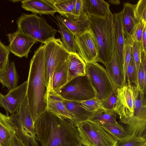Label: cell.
Segmentation results:
<instances>
[{"mask_svg": "<svg viewBox=\"0 0 146 146\" xmlns=\"http://www.w3.org/2000/svg\"><path fill=\"white\" fill-rule=\"evenodd\" d=\"M134 14L139 23L142 21L146 23V0H140L135 5Z\"/></svg>", "mask_w": 146, "mask_h": 146, "instance_id": "d6a6232c", "label": "cell"}, {"mask_svg": "<svg viewBox=\"0 0 146 146\" xmlns=\"http://www.w3.org/2000/svg\"><path fill=\"white\" fill-rule=\"evenodd\" d=\"M57 94L64 100L78 102L97 97L96 91L86 75L72 79Z\"/></svg>", "mask_w": 146, "mask_h": 146, "instance_id": "ba28073f", "label": "cell"}, {"mask_svg": "<svg viewBox=\"0 0 146 146\" xmlns=\"http://www.w3.org/2000/svg\"><path fill=\"white\" fill-rule=\"evenodd\" d=\"M85 12L88 15L105 18L112 14L110 4L103 0H83Z\"/></svg>", "mask_w": 146, "mask_h": 146, "instance_id": "44dd1931", "label": "cell"}, {"mask_svg": "<svg viewBox=\"0 0 146 146\" xmlns=\"http://www.w3.org/2000/svg\"><path fill=\"white\" fill-rule=\"evenodd\" d=\"M144 50L141 43L134 41L132 47V54L134 60L137 75L141 62V51Z\"/></svg>", "mask_w": 146, "mask_h": 146, "instance_id": "8d00e7d4", "label": "cell"}, {"mask_svg": "<svg viewBox=\"0 0 146 146\" xmlns=\"http://www.w3.org/2000/svg\"><path fill=\"white\" fill-rule=\"evenodd\" d=\"M11 146H25L21 141L15 134L12 137L11 143Z\"/></svg>", "mask_w": 146, "mask_h": 146, "instance_id": "b9f144b4", "label": "cell"}, {"mask_svg": "<svg viewBox=\"0 0 146 146\" xmlns=\"http://www.w3.org/2000/svg\"><path fill=\"white\" fill-rule=\"evenodd\" d=\"M111 4L119 5L120 2L119 0H110L108 1Z\"/></svg>", "mask_w": 146, "mask_h": 146, "instance_id": "ee69618b", "label": "cell"}, {"mask_svg": "<svg viewBox=\"0 0 146 146\" xmlns=\"http://www.w3.org/2000/svg\"><path fill=\"white\" fill-rule=\"evenodd\" d=\"M15 126V134L25 146H38L34 123L29 111L27 97L20 105L17 112L11 115Z\"/></svg>", "mask_w": 146, "mask_h": 146, "instance_id": "5b68a950", "label": "cell"}, {"mask_svg": "<svg viewBox=\"0 0 146 146\" xmlns=\"http://www.w3.org/2000/svg\"><path fill=\"white\" fill-rule=\"evenodd\" d=\"M80 146H87L83 144H82Z\"/></svg>", "mask_w": 146, "mask_h": 146, "instance_id": "bcb514c9", "label": "cell"}, {"mask_svg": "<svg viewBox=\"0 0 146 146\" xmlns=\"http://www.w3.org/2000/svg\"><path fill=\"white\" fill-rule=\"evenodd\" d=\"M19 80L15 64L11 62L3 71L0 72V82L3 87H7L9 91L17 87Z\"/></svg>", "mask_w": 146, "mask_h": 146, "instance_id": "484cf974", "label": "cell"}, {"mask_svg": "<svg viewBox=\"0 0 146 146\" xmlns=\"http://www.w3.org/2000/svg\"><path fill=\"white\" fill-rule=\"evenodd\" d=\"M74 38L77 53L85 64L97 62L98 56L97 47L90 29H88L80 35L74 36Z\"/></svg>", "mask_w": 146, "mask_h": 146, "instance_id": "7c38bea8", "label": "cell"}, {"mask_svg": "<svg viewBox=\"0 0 146 146\" xmlns=\"http://www.w3.org/2000/svg\"><path fill=\"white\" fill-rule=\"evenodd\" d=\"M0 146H1L0 143Z\"/></svg>", "mask_w": 146, "mask_h": 146, "instance_id": "c3c4849f", "label": "cell"}, {"mask_svg": "<svg viewBox=\"0 0 146 146\" xmlns=\"http://www.w3.org/2000/svg\"><path fill=\"white\" fill-rule=\"evenodd\" d=\"M63 102L66 109L71 115L73 123L76 126L79 123L89 119L93 113L82 107L79 102L63 99Z\"/></svg>", "mask_w": 146, "mask_h": 146, "instance_id": "d4e9b609", "label": "cell"}, {"mask_svg": "<svg viewBox=\"0 0 146 146\" xmlns=\"http://www.w3.org/2000/svg\"><path fill=\"white\" fill-rule=\"evenodd\" d=\"M116 113L113 109H100L93 113L89 120L95 121H102L109 123L117 122Z\"/></svg>", "mask_w": 146, "mask_h": 146, "instance_id": "f546056e", "label": "cell"}, {"mask_svg": "<svg viewBox=\"0 0 146 146\" xmlns=\"http://www.w3.org/2000/svg\"><path fill=\"white\" fill-rule=\"evenodd\" d=\"M22 0H10V1L12 2L13 3H17L19 1H21Z\"/></svg>", "mask_w": 146, "mask_h": 146, "instance_id": "f6af8a7d", "label": "cell"}, {"mask_svg": "<svg viewBox=\"0 0 146 146\" xmlns=\"http://www.w3.org/2000/svg\"><path fill=\"white\" fill-rule=\"evenodd\" d=\"M0 26H1V25H0Z\"/></svg>", "mask_w": 146, "mask_h": 146, "instance_id": "681fc988", "label": "cell"}, {"mask_svg": "<svg viewBox=\"0 0 146 146\" xmlns=\"http://www.w3.org/2000/svg\"><path fill=\"white\" fill-rule=\"evenodd\" d=\"M146 95L136 88L135 94L134 112L133 117L126 128L130 136L146 138Z\"/></svg>", "mask_w": 146, "mask_h": 146, "instance_id": "8fae6325", "label": "cell"}, {"mask_svg": "<svg viewBox=\"0 0 146 146\" xmlns=\"http://www.w3.org/2000/svg\"><path fill=\"white\" fill-rule=\"evenodd\" d=\"M106 67L111 82L116 89L122 87L125 84L123 73L117 58L116 32L114 35L111 59Z\"/></svg>", "mask_w": 146, "mask_h": 146, "instance_id": "2e32d148", "label": "cell"}, {"mask_svg": "<svg viewBox=\"0 0 146 146\" xmlns=\"http://www.w3.org/2000/svg\"><path fill=\"white\" fill-rule=\"evenodd\" d=\"M15 130L11 115L7 116L0 112V143L1 146H11Z\"/></svg>", "mask_w": 146, "mask_h": 146, "instance_id": "7402d4cb", "label": "cell"}, {"mask_svg": "<svg viewBox=\"0 0 146 146\" xmlns=\"http://www.w3.org/2000/svg\"><path fill=\"white\" fill-rule=\"evenodd\" d=\"M34 126L41 146H80L82 144L78 129L71 121L47 109L36 120Z\"/></svg>", "mask_w": 146, "mask_h": 146, "instance_id": "6da1fadb", "label": "cell"}, {"mask_svg": "<svg viewBox=\"0 0 146 146\" xmlns=\"http://www.w3.org/2000/svg\"><path fill=\"white\" fill-rule=\"evenodd\" d=\"M58 31L61 36V41L63 45L70 53H77L76 46L74 34L65 26L58 21Z\"/></svg>", "mask_w": 146, "mask_h": 146, "instance_id": "83f0119b", "label": "cell"}, {"mask_svg": "<svg viewBox=\"0 0 146 146\" xmlns=\"http://www.w3.org/2000/svg\"><path fill=\"white\" fill-rule=\"evenodd\" d=\"M117 90L112 92L106 99L102 101L104 108L113 109L117 100Z\"/></svg>", "mask_w": 146, "mask_h": 146, "instance_id": "ab89813d", "label": "cell"}, {"mask_svg": "<svg viewBox=\"0 0 146 146\" xmlns=\"http://www.w3.org/2000/svg\"><path fill=\"white\" fill-rule=\"evenodd\" d=\"M67 60L58 66L54 71L50 92L57 94L68 83Z\"/></svg>", "mask_w": 146, "mask_h": 146, "instance_id": "cb8c5ba5", "label": "cell"}, {"mask_svg": "<svg viewBox=\"0 0 146 146\" xmlns=\"http://www.w3.org/2000/svg\"><path fill=\"white\" fill-rule=\"evenodd\" d=\"M144 146H146V145H144Z\"/></svg>", "mask_w": 146, "mask_h": 146, "instance_id": "7dc6e473", "label": "cell"}, {"mask_svg": "<svg viewBox=\"0 0 146 146\" xmlns=\"http://www.w3.org/2000/svg\"><path fill=\"white\" fill-rule=\"evenodd\" d=\"M56 18L58 21L71 31L74 36L82 34L89 29V18L85 12L77 19H75L71 15L63 17L60 15H57Z\"/></svg>", "mask_w": 146, "mask_h": 146, "instance_id": "9a60e30c", "label": "cell"}, {"mask_svg": "<svg viewBox=\"0 0 146 146\" xmlns=\"http://www.w3.org/2000/svg\"><path fill=\"white\" fill-rule=\"evenodd\" d=\"M44 45L34 52L30 64L26 97L31 117L35 123L47 109L48 92L45 76Z\"/></svg>", "mask_w": 146, "mask_h": 146, "instance_id": "7a4b0ae2", "label": "cell"}, {"mask_svg": "<svg viewBox=\"0 0 146 146\" xmlns=\"http://www.w3.org/2000/svg\"><path fill=\"white\" fill-rule=\"evenodd\" d=\"M133 44L129 43H125L124 49L123 73L125 80V76L128 66L131 58Z\"/></svg>", "mask_w": 146, "mask_h": 146, "instance_id": "74e56055", "label": "cell"}, {"mask_svg": "<svg viewBox=\"0 0 146 146\" xmlns=\"http://www.w3.org/2000/svg\"><path fill=\"white\" fill-rule=\"evenodd\" d=\"M79 102L82 107L88 111L93 113L100 109L105 108L102 101L96 98Z\"/></svg>", "mask_w": 146, "mask_h": 146, "instance_id": "1f68e13d", "label": "cell"}, {"mask_svg": "<svg viewBox=\"0 0 146 146\" xmlns=\"http://www.w3.org/2000/svg\"><path fill=\"white\" fill-rule=\"evenodd\" d=\"M68 82L74 78L86 75V64L76 53H70L67 60Z\"/></svg>", "mask_w": 146, "mask_h": 146, "instance_id": "603a6c76", "label": "cell"}, {"mask_svg": "<svg viewBox=\"0 0 146 146\" xmlns=\"http://www.w3.org/2000/svg\"><path fill=\"white\" fill-rule=\"evenodd\" d=\"M98 121L100 126L117 142L125 140L131 136L123 127L117 122L109 123Z\"/></svg>", "mask_w": 146, "mask_h": 146, "instance_id": "4316f807", "label": "cell"}, {"mask_svg": "<svg viewBox=\"0 0 146 146\" xmlns=\"http://www.w3.org/2000/svg\"><path fill=\"white\" fill-rule=\"evenodd\" d=\"M76 126L82 144L87 146H115L117 143L98 121L88 119L78 123Z\"/></svg>", "mask_w": 146, "mask_h": 146, "instance_id": "8992f818", "label": "cell"}, {"mask_svg": "<svg viewBox=\"0 0 146 146\" xmlns=\"http://www.w3.org/2000/svg\"><path fill=\"white\" fill-rule=\"evenodd\" d=\"M136 88L125 84L117 89V100L113 110L119 115L120 121L127 125L133 116Z\"/></svg>", "mask_w": 146, "mask_h": 146, "instance_id": "30bf717a", "label": "cell"}, {"mask_svg": "<svg viewBox=\"0 0 146 146\" xmlns=\"http://www.w3.org/2000/svg\"><path fill=\"white\" fill-rule=\"evenodd\" d=\"M47 109L54 114L70 120L73 122L72 117L66 109L63 102V99L57 94L51 92H49Z\"/></svg>", "mask_w": 146, "mask_h": 146, "instance_id": "ffe728a7", "label": "cell"}, {"mask_svg": "<svg viewBox=\"0 0 146 146\" xmlns=\"http://www.w3.org/2000/svg\"><path fill=\"white\" fill-rule=\"evenodd\" d=\"M146 70L144 69L141 63L138 69L137 78L138 85V90L142 93L146 95Z\"/></svg>", "mask_w": 146, "mask_h": 146, "instance_id": "d590c367", "label": "cell"}, {"mask_svg": "<svg viewBox=\"0 0 146 146\" xmlns=\"http://www.w3.org/2000/svg\"><path fill=\"white\" fill-rule=\"evenodd\" d=\"M88 15L90 20L89 29L97 47V62H101L106 67L111 59L116 31L113 14L105 18Z\"/></svg>", "mask_w": 146, "mask_h": 146, "instance_id": "3957f363", "label": "cell"}, {"mask_svg": "<svg viewBox=\"0 0 146 146\" xmlns=\"http://www.w3.org/2000/svg\"><path fill=\"white\" fill-rule=\"evenodd\" d=\"M84 12L83 0H76L71 16L75 19H77Z\"/></svg>", "mask_w": 146, "mask_h": 146, "instance_id": "60d3db41", "label": "cell"}, {"mask_svg": "<svg viewBox=\"0 0 146 146\" xmlns=\"http://www.w3.org/2000/svg\"><path fill=\"white\" fill-rule=\"evenodd\" d=\"M125 84L135 86L138 90L137 75L132 54L125 75Z\"/></svg>", "mask_w": 146, "mask_h": 146, "instance_id": "4dcf8cb0", "label": "cell"}, {"mask_svg": "<svg viewBox=\"0 0 146 146\" xmlns=\"http://www.w3.org/2000/svg\"><path fill=\"white\" fill-rule=\"evenodd\" d=\"M141 43L142 47L144 50H146V25L144 27L142 38Z\"/></svg>", "mask_w": 146, "mask_h": 146, "instance_id": "7bdbcfd3", "label": "cell"}, {"mask_svg": "<svg viewBox=\"0 0 146 146\" xmlns=\"http://www.w3.org/2000/svg\"><path fill=\"white\" fill-rule=\"evenodd\" d=\"M21 2L22 8L34 14L53 16L57 12L54 6L47 0H23Z\"/></svg>", "mask_w": 146, "mask_h": 146, "instance_id": "d6986e66", "label": "cell"}, {"mask_svg": "<svg viewBox=\"0 0 146 146\" xmlns=\"http://www.w3.org/2000/svg\"><path fill=\"white\" fill-rule=\"evenodd\" d=\"M135 5L128 2L123 3V24L125 43L133 44L134 29L138 23L134 14Z\"/></svg>", "mask_w": 146, "mask_h": 146, "instance_id": "e0dca14e", "label": "cell"}, {"mask_svg": "<svg viewBox=\"0 0 146 146\" xmlns=\"http://www.w3.org/2000/svg\"><path fill=\"white\" fill-rule=\"evenodd\" d=\"M116 29V49L119 64L123 72L125 38L123 24V11L113 14Z\"/></svg>", "mask_w": 146, "mask_h": 146, "instance_id": "ac0fdd59", "label": "cell"}, {"mask_svg": "<svg viewBox=\"0 0 146 146\" xmlns=\"http://www.w3.org/2000/svg\"><path fill=\"white\" fill-rule=\"evenodd\" d=\"M27 81L9 91L6 95L0 92V107L4 108L6 115L9 116V113L12 114L18 111L19 107L26 96Z\"/></svg>", "mask_w": 146, "mask_h": 146, "instance_id": "4fadbf2b", "label": "cell"}, {"mask_svg": "<svg viewBox=\"0 0 146 146\" xmlns=\"http://www.w3.org/2000/svg\"><path fill=\"white\" fill-rule=\"evenodd\" d=\"M145 145L146 138L131 136L125 140L117 141L115 146H144Z\"/></svg>", "mask_w": 146, "mask_h": 146, "instance_id": "836d02e7", "label": "cell"}, {"mask_svg": "<svg viewBox=\"0 0 146 146\" xmlns=\"http://www.w3.org/2000/svg\"><path fill=\"white\" fill-rule=\"evenodd\" d=\"M86 75L90 80L97 94L96 99L102 101L117 90L111 82L104 68L93 62L86 64Z\"/></svg>", "mask_w": 146, "mask_h": 146, "instance_id": "9c48e42d", "label": "cell"}, {"mask_svg": "<svg viewBox=\"0 0 146 146\" xmlns=\"http://www.w3.org/2000/svg\"><path fill=\"white\" fill-rule=\"evenodd\" d=\"M45 76L48 93L51 90V79L55 69L66 61L70 53L60 38H55L44 44Z\"/></svg>", "mask_w": 146, "mask_h": 146, "instance_id": "52a82bcc", "label": "cell"}, {"mask_svg": "<svg viewBox=\"0 0 146 146\" xmlns=\"http://www.w3.org/2000/svg\"><path fill=\"white\" fill-rule=\"evenodd\" d=\"M17 30L44 44L55 38L57 30L37 14L23 13L17 20Z\"/></svg>", "mask_w": 146, "mask_h": 146, "instance_id": "277c9868", "label": "cell"}, {"mask_svg": "<svg viewBox=\"0 0 146 146\" xmlns=\"http://www.w3.org/2000/svg\"><path fill=\"white\" fill-rule=\"evenodd\" d=\"M146 25V23L142 21L139 22L135 26L133 35V41L141 43L143 29Z\"/></svg>", "mask_w": 146, "mask_h": 146, "instance_id": "f35d334b", "label": "cell"}, {"mask_svg": "<svg viewBox=\"0 0 146 146\" xmlns=\"http://www.w3.org/2000/svg\"><path fill=\"white\" fill-rule=\"evenodd\" d=\"M7 35L10 42L8 46L10 52L20 58H27L32 46L38 42L17 30Z\"/></svg>", "mask_w": 146, "mask_h": 146, "instance_id": "5bb4252c", "label": "cell"}, {"mask_svg": "<svg viewBox=\"0 0 146 146\" xmlns=\"http://www.w3.org/2000/svg\"><path fill=\"white\" fill-rule=\"evenodd\" d=\"M76 0H47L63 17L71 15Z\"/></svg>", "mask_w": 146, "mask_h": 146, "instance_id": "f1b7e54d", "label": "cell"}, {"mask_svg": "<svg viewBox=\"0 0 146 146\" xmlns=\"http://www.w3.org/2000/svg\"><path fill=\"white\" fill-rule=\"evenodd\" d=\"M10 52L8 46L4 45L0 41V72L4 70L10 63Z\"/></svg>", "mask_w": 146, "mask_h": 146, "instance_id": "e575fe53", "label": "cell"}]
</instances>
